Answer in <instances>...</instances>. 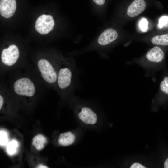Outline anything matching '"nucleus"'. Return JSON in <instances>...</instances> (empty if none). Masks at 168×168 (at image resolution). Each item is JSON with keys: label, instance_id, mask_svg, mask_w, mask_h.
Wrapping results in <instances>:
<instances>
[{"label": "nucleus", "instance_id": "6", "mask_svg": "<svg viewBox=\"0 0 168 168\" xmlns=\"http://www.w3.org/2000/svg\"><path fill=\"white\" fill-rule=\"evenodd\" d=\"M146 7V0H133L127 7V15L130 17H136L144 11Z\"/></svg>", "mask_w": 168, "mask_h": 168}, {"label": "nucleus", "instance_id": "16", "mask_svg": "<svg viewBox=\"0 0 168 168\" xmlns=\"http://www.w3.org/2000/svg\"><path fill=\"white\" fill-rule=\"evenodd\" d=\"M9 142L8 134L7 132L3 130L0 131V145L3 147L7 146Z\"/></svg>", "mask_w": 168, "mask_h": 168}, {"label": "nucleus", "instance_id": "2", "mask_svg": "<svg viewBox=\"0 0 168 168\" xmlns=\"http://www.w3.org/2000/svg\"><path fill=\"white\" fill-rule=\"evenodd\" d=\"M9 88L12 95L26 99L34 97L38 92L36 82L31 77L26 75L15 77Z\"/></svg>", "mask_w": 168, "mask_h": 168}, {"label": "nucleus", "instance_id": "7", "mask_svg": "<svg viewBox=\"0 0 168 168\" xmlns=\"http://www.w3.org/2000/svg\"><path fill=\"white\" fill-rule=\"evenodd\" d=\"M16 0H0L1 15L6 18L12 16L16 9Z\"/></svg>", "mask_w": 168, "mask_h": 168}, {"label": "nucleus", "instance_id": "18", "mask_svg": "<svg viewBox=\"0 0 168 168\" xmlns=\"http://www.w3.org/2000/svg\"><path fill=\"white\" fill-rule=\"evenodd\" d=\"M168 24V16H163L161 17L159 20L158 26L160 28L166 26Z\"/></svg>", "mask_w": 168, "mask_h": 168}, {"label": "nucleus", "instance_id": "1", "mask_svg": "<svg viewBox=\"0 0 168 168\" xmlns=\"http://www.w3.org/2000/svg\"><path fill=\"white\" fill-rule=\"evenodd\" d=\"M58 74L55 89L61 94L72 92L76 75V66L68 61L57 62Z\"/></svg>", "mask_w": 168, "mask_h": 168}, {"label": "nucleus", "instance_id": "5", "mask_svg": "<svg viewBox=\"0 0 168 168\" xmlns=\"http://www.w3.org/2000/svg\"><path fill=\"white\" fill-rule=\"evenodd\" d=\"M54 25V20L51 15L42 14L37 19L35 28L39 33L46 34L51 31Z\"/></svg>", "mask_w": 168, "mask_h": 168}, {"label": "nucleus", "instance_id": "8", "mask_svg": "<svg viewBox=\"0 0 168 168\" xmlns=\"http://www.w3.org/2000/svg\"><path fill=\"white\" fill-rule=\"evenodd\" d=\"M78 116L83 122L87 124H94L97 121L96 114L88 107H82L78 114Z\"/></svg>", "mask_w": 168, "mask_h": 168}, {"label": "nucleus", "instance_id": "4", "mask_svg": "<svg viewBox=\"0 0 168 168\" xmlns=\"http://www.w3.org/2000/svg\"><path fill=\"white\" fill-rule=\"evenodd\" d=\"M20 56L18 47L15 44L10 45L4 49L1 56V69L3 70H8L16 68Z\"/></svg>", "mask_w": 168, "mask_h": 168}, {"label": "nucleus", "instance_id": "14", "mask_svg": "<svg viewBox=\"0 0 168 168\" xmlns=\"http://www.w3.org/2000/svg\"><path fill=\"white\" fill-rule=\"evenodd\" d=\"M152 43L156 45H168V34L155 36L151 39Z\"/></svg>", "mask_w": 168, "mask_h": 168}, {"label": "nucleus", "instance_id": "22", "mask_svg": "<svg viewBox=\"0 0 168 168\" xmlns=\"http://www.w3.org/2000/svg\"><path fill=\"white\" fill-rule=\"evenodd\" d=\"M37 168H48L47 166L43 165L42 164H40L39 165L37 166Z\"/></svg>", "mask_w": 168, "mask_h": 168}, {"label": "nucleus", "instance_id": "11", "mask_svg": "<svg viewBox=\"0 0 168 168\" xmlns=\"http://www.w3.org/2000/svg\"><path fill=\"white\" fill-rule=\"evenodd\" d=\"M75 136L71 132L61 133L59 137L58 142L63 146H68L72 144L75 140Z\"/></svg>", "mask_w": 168, "mask_h": 168}, {"label": "nucleus", "instance_id": "9", "mask_svg": "<svg viewBox=\"0 0 168 168\" xmlns=\"http://www.w3.org/2000/svg\"><path fill=\"white\" fill-rule=\"evenodd\" d=\"M118 37V34L115 29L108 28L101 34L98 38L97 42L101 45H106L114 41Z\"/></svg>", "mask_w": 168, "mask_h": 168}, {"label": "nucleus", "instance_id": "12", "mask_svg": "<svg viewBox=\"0 0 168 168\" xmlns=\"http://www.w3.org/2000/svg\"><path fill=\"white\" fill-rule=\"evenodd\" d=\"M47 142L46 137L42 134H38L33 138L32 144L36 149L41 150L44 147Z\"/></svg>", "mask_w": 168, "mask_h": 168}, {"label": "nucleus", "instance_id": "21", "mask_svg": "<svg viewBox=\"0 0 168 168\" xmlns=\"http://www.w3.org/2000/svg\"><path fill=\"white\" fill-rule=\"evenodd\" d=\"M164 167L168 168V158L165 161L164 164Z\"/></svg>", "mask_w": 168, "mask_h": 168}, {"label": "nucleus", "instance_id": "19", "mask_svg": "<svg viewBox=\"0 0 168 168\" xmlns=\"http://www.w3.org/2000/svg\"><path fill=\"white\" fill-rule=\"evenodd\" d=\"M131 168H146L142 164L138 163L133 164L130 167Z\"/></svg>", "mask_w": 168, "mask_h": 168}, {"label": "nucleus", "instance_id": "20", "mask_svg": "<svg viewBox=\"0 0 168 168\" xmlns=\"http://www.w3.org/2000/svg\"><path fill=\"white\" fill-rule=\"evenodd\" d=\"M93 1L96 5L100 6L104 5L105 2V0H93Z\"/></svg>", "mask_w": 168, "mask_h": 168}, {"label": "nucleus", "instance_id": "15", "mask_svg": "<svg viewBox=\"0 0 168 168\" xmlns=\"http://www.w3.org/2000/svg\"><path fill=\"white\" fill-rule=\"evenodd\" d=\"M159 92L161 95L168 96V76L165 77L161 81Z\"/></svg>", "mask_w": 168, "mask_h": 168}, {"label": "nucleus", "instance_id": "10", "mask_svg": "<svg viewBox=\"0 0 168 168\" xmlns=\"http://www.w3.org/2000/svg\"><path fill=\"white\" fill-rule=\"evenodd\" d=\"M164 52L160 47L156 46L150 49L146 54V57L148 61L155 63H159L164 59Z\"/></svg>", "mask_w": 168, "mask_h": 168}, {"label": "nucleus", "instance_id": "17", "mask_svg": "<svg viewBox=\"0 0 168 168\" xmlns=\"http://www.w3.org/2000/svg\"><path fill=\"white\" fill-rule=\"evenodd\" d=\"M148 21L147 19L143 18H141L139 22V26L141 30L143 32H146L148 29Z\"/></svg>", "mask_w": 168, "mask_h": 168}, {"label": "nucleus", "instance_id": "3", "mask_svg": "<svg viewBox=\"0 0 168 168\" xmlns=\"http://www.w3.org/2000/svg\"><path fill=\"white\" fill-rule=\"evenodd\" d=\"M35 67L42 81L48 86L55 89L58 74L57 62L52 63L46 58H42L37 62Z\"/></svg>", "mask_w": 168, "mask_h": 168}, {"label": "nucleus", "instance_id": "13", "mask_svg": "<svg viewBox=\"0 0 168 168\" xmlns=\"http://www.w3.org/2000/svg\"><path fill=\"white\" fill-rule=\"evenodd\" d=\"M19 146V143L16 140H12L8 142L6 146L7 153L10 156L16 154L18 152Z\"/></svg>", "mask_w": 168, "mask_h": 168}]
</instances>
